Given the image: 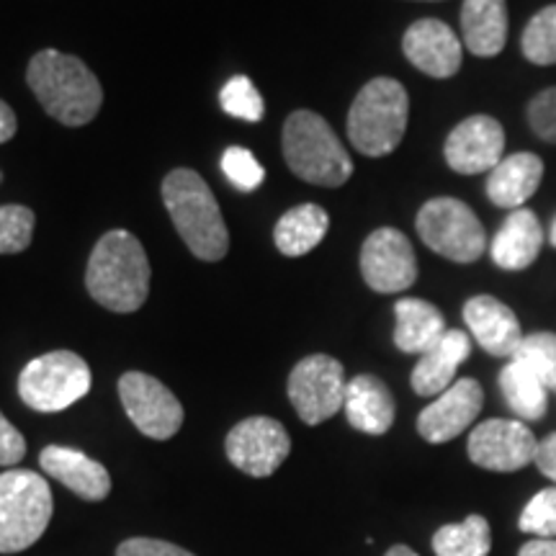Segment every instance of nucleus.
Listing matches in <instances>:
<instances>
[{"mask_svg":"<svg viewBox=\"0 0 556 556\" xmlns=\"http://www.w3.org/2000/svg\"><path fill=\"white\" fill-rule=\"evenodd\" d=\"M88 294L111 312L129 315L148 302L150 261L127 229H111L96 242L86 270Z\"/></svg>","mask_w":556,"mask_h":556,"instance_id":"f257e3e1","label":"nucleus"},{"mask_svg":"<svg viewBox=\"0 0 556 556\" xmlns=\"http://www.w3.org/2000/svg\"><path fill=\"white\" fill-rule=\"evenodd\" d=\"M26 83L41 109L65 127H83L101 111L103 90L86 62L58 50H41L31 58Z\"/></svg>","mask_w":556,"mask_h":556,"instance_id":"f03ea898","label":"nucleus"},{"mask_svg":"<svg viewBox=\"0 0 556 556\" xmlns=\"http://www.w3.org/2000/svg\"><path fill=\"white\" fill-rule=\"evenodd\" d=\"M163 201L173 225L199 261H222L229 250V232L212 189L197 170H170L163 180Z\"/></svg>","mask_w":556,"mask_h":556,"instance_id":"7ed1b4c3","label":"nucleus"},{"mask_svg":"<svg viewBox=\"0 0 556 556\" xmlns=\"http://www.w3.org/2000/svg\"><path fill=\"white\" fill-rule=\"evenodd\" d=\"M409 96L394 78L368 80L348 111V139L361 155H392L405 139Z\"/></svg>","mask_w":556,"mask_h":556,"instance_id":"20e7f679","label":"nucleus"},{"mask_svg":"<svg viewBox=\"0 0 556 556\" xmlns=\"http://www.w3.org/2000/svg\"><path fill=\"white\" fill-rule=\"evenodd\" d=\"M283 157L296 178L323 189H338L353 176L351 155L315 111H294L283 124Z\"/></svg>","mask_w":556,"mask_h":556,"instance_id":"39448f33","label":"nucleus"},{"mask_svg":"<svg viewBox=\"0 0 556 556\" xmlns=\"http://www.w3.org/2000/svg\"><path fill=\"white\" fill-rule=\"evenodd\" d=\"M54 513L50 482L29 469L0 475V554H21L45 536Z\"/></svg>","mask_w":556,"mask_h":556,"instance_id":"423d86ee","label":"nucleus"},{"mask_svg":"<svg viewBox=\"0 0 556 556\" xmlns=\"http://www.w3.org/2000/svg\"><path fill=\"white\" fill-rule=\"evenodd\" d=\"M415 229L420 240L454 263H477L486 253V229L475 208L454 197H435L417 212Z\"/></svg>","mask_w":556,"mask_h":556,"instance_id":"0eeeda50","label":"nucleus"},{"mask_svg":"<svg viewBox=\"0 0 556 556\" xmlns=\"http://www.w3.org/2000/svg\"><path fill=\"white\" fill-rule=\"evenodd\" d=\"M90 368L78 353L52 351L18 374V397L37 413H62L90 392Z\"/></svg>","mask_w":556,"mask_h":556,"instance_id":"6e6552de","label":"nucleus"},{"mask_svg":"<svg viewBox=\"0 0 556 556\" xmlns=\"http://www.w3.org/2000/svg\"><path fill=\"white\" fill-rule=\"evenodd\" d=\"M345 368L338 358L315 353L302 358L289 374V400L307 426L330 420L345 405Z\"/></svg>","mask_w":556,"mask_h":556,"instance_id":"1a4fd4ad","label":"nucleus"},{"mask_svg":"<svg viewBox=\"0 0 556 556\" xmlns=\"http://www.w3.org/2000/svg\"><path fill=\"white\" fill-rule=\"evenodd\" d=\"M225 451L229 464L242 475L263 479L281 469L291 454V438L287 428L274 417H248L227 433Z\"/></svg>","mask_w":556,"mask_h":556,"instance_id":"9d476101","label":"nucleus"},{"mask_svg":"<svg viewBox=\"0 0 556 556\" xmlns=\"http://www.w3.org/2000/svg\"><path fill=\"white\" fill-rule=\"evenodd\" d=\"M119 397L139 433L168 441L184 426V405L163 381L142 371H127L119 379Z\"/></svg>","mask_w":556,"mask_h":556,"instance_id":"9b49d317","label":"nucleus"},{"mask_svg":"<svg viewBox=\"0 0 556 556\" xmlns=\"http://www.w3.org/2000/svg\"><path fill=\"white\" fill-rule=\"evenodd\" d=\"M361 276L377 294H400L417 281L413 242L397 227H379L361 248Z\"/></svg>","mask_w":556,"mask_h":556,"instance_id":"f8f14e48","label":"nucleus"},{"mask_svg":"<svg viewBox=\"0 0 556 556\" xmlns=\"http://www.w3.org/2000/svg\"><path fill=\"white\" fill-rule=\"evenodd\" d=\"M539 441L523 420H484L469 433L471 464L486 471H520L536 462Z\"/></svg>","mask_w":556,"mask_h":556,"instance_id":"ddd939ff","label":"nucleus"},{"mask_svg":"<svg viewBox=\"0 0 556 556\" xmlns=\"http://www.w3.org/2000/svg\"><path fill=\"white\" fill-rule=\"evenodd\" d=\"M446 165L458 176L490 173L505 157V129L495 116L471 114L458 122L443 144Z\"/></svg>","mask_w":556,"mask_h":556,"instance_id":"4468645a","label":"nucleus"},{"mask_svg":"<svg viewBox=\"0 0 556 556\" xmlns=\"http://www.w3.org/2000/svg\"><path fill=\"white\" fill-rule=\"evenodd\" d=\"M484 389L477 379H458L417 415V433L428 443H448L477 420Z\"/></svg>","mask_w":556,"mask_h":556,"instance_id":"2eb2a0df","label":"nucleus"},{"mask_svg":"<svg viewBox=\"0 0 556 556\" xmlns=\"http://www.w3.org/2000/svg\"><path fill=\"white\" fill-rule=\"evenodd\" d=\"M402 52L420 73L446 80L462 70L464 41L443 21L420 18L402 37Z\"/></svg>","mask_w":556,"mask_h":556,"instance_id":"dca6fc26","label":"nucleus"},{"mask_svg":"<svg viewBox=\"0 0 556 556\" xmlns=\"http://www.w3.org/2000/svg\"><path fill=\"white\" fill-rule=\"evenodd\" d=\"M464 323L482 351L495 358H516L523 345V328L516 312L497 296L477 294L464 304Z\"/></svg>","mask_w":556,"mask_h":556,"instance_id":"f3484780","label":"nucleus"},{"mask_svg":"<svg viewBox=\"0 0 556 556\" xmlns=\"http://www.w3.org/2000/svg\"><path fill=\"white\" fill-rule=\"evenodd\" d=\"M544 227L533 208H513L490 242L492 263L503 270H526L539 261L544 248Z\"/></svg>","mask_w":556,"mask_h":556,"instance_id":"a211bd4d","label":"nucleus"},{"mask_svg":"<svg viewBox=\"0 0 556 556\" xmlns=\"http://www.w3.org/2000/svg\"><path fill=\"white\" fill-rule=\"evenodd\" d=\"M39 467L86 503H101L111 492V475L106 467L78 448L47 446L39 454Z\"/></svg>","mask_w":556,"mask_h":556,"instance_id":"6ab92c4d","label":"nucleus"},{"mask_svg":"<svg viewBox=\"0 0 556 556\" xmlns=\"http://www.w3.org/2000/svg\"><path fill=\"white\" fill-rule=\"evenodd\" d=\"M544 160L536 152H513L486 173L484 193L500 208H523L544 180Z\"/></svg>","mask_w":556,"mask_h":556,"instance_id":"aec40b11","label":"nucleus"},{"mask_svg":"<svg viewBox=\"0 0 556 556\" xmlns=\"http://www.w3.org/2000/svg\"><path fill=\"white\" fill-rule=\"evenodd\" d=\"M471 356V338L464 330H446L438 343L417 361L409 384L420 397H438L456 381L458 366Z\"/></svg>","mask_w":556,"mask_h":556,"instance_id":"412c9836","label":"nucleus"},{"mask_svg":"<svg viewBox=\"0 0 556 556\" xmlns=\"http://www.w3.org/2000/svg\"><path fill=\"white\" fill-rule=\"evenodd\" d=\"M343 409L348 422L366 435H384L397 415L392 392L374 374H358L348 381Z\"/></svg>","mask_w":556,"mask_h":556,"instance_id":"4be33fe9","label":"nucleus"},{"mask_svg":"<svg viewBox=\"0 0 556 556\" xmlns=\"http://www.w3.org/2000/svg\"><path fill=\"white\" fill-rule=\"evenodd\" d=\"M507 0H464L462 41L475 58H497L507 45Z\"/></svg>","mask_w":556,"mask_h":556,"instance_id":"5701e85b","label":"nucleus"},{"mask_svg":"<svg viewBox=\"0 0 556 556\" xmlns=\"http://www.w3.org/2000/svg\"><path fill=\"white\" fill-rule=\"evenodd\" d=\"M394 345L402 353H422L430 351L438 340L446 336V317L435 304L426 302V299L405 296L394 304Z\"/></svg>","mask_w":556,"mask_h":556,"instance_id":"b1692460","label":"nucleus"},{"mask_svg":"<svg viewBox=\"0 0 556 556\" xmlns=\"http://www.w3.org/2000/svg\"><path fill=\"white\" fill-rule=\"evenodd\" d=\"M500 392H503L505 405L523 422H536L546 415L548 389L526 358H510V364L500 371Z\"/></svg>","mask_w":556,"mask_h":556,"instance_id":"393cba45","label":"nucleus"},{"mask_svg":"<svg viewBox=\"0 0 556 556\" xmlns=\"http://www.w3.org/2000/svg\"><path fill=\"white\" fill-rule=\"evenodd\" d=\"M330 229V217L323 206L299 204L289 208L281 219L276 222L274 240L276 248L287 258H302L309 250H315L325 240Z\"/></svg>","mask_w":556,"mask_h":556,"instance_id":"a878e982","label":"nucleus"},{"mask_svg":"<svg viewBox=\"0 0 556 556\" xmlns=\"http://www.w3.org/2000/svg\"><path fill=\"white\" fill-rule=\"evenodd\" d=\"M492 548L490 523L484 516H469L454 526H443L433 533L435 556H486Z\"/></svg>","mask_w":556,"mask_h":556,"instance_id":"bb28decb","label":"nucleus"},{"mask_svg":"<svg viewBox=\"0 0 556 556\" xmlns=\"http://www.w3.org/2000/svg\"><path fill=\"white\" fill-rule=\"evenodd\" d=\"M520 52L531 65H556V3L541 9L520 34Z\"/></svg>","mask_w":556,"mask_h":556,"instance_id":"cd10ccee","label":"nucleus"},{"mask_svg":"<svg viewBox=\"0 0 556 556\" xmlns=\"http://www.w3.org/2000/svg\"><path fill=\"white\" fill-rule=\"evenodd\" d=\"M34 225H37V217L29 206H0V255L24 253L31 245Z\"/></svg>","mask_w":556,"mask_h":556,"instance_id":"c85d7f7f","label":"nucleus"},{"mask_svg":"<svg viewBox=\"0 0 556 556\" xmlns=\"http://www.w3.org/2000/svg\"><path fill=\"white\" fill-rule=\"evenodd\" d=\"M219 103L229 116L245 122H261L263 111H266V106H263V96L258 93V88L253 86V80H250L248 75H235V78H229L219 93Z\"/></svg>","mask_w":556,"mask_h":556,"instance_id":"c756f323","label":"nucleus"},{"mask_svg":"<svg viewBox=\"0 0 556 556\" xmlns=\"http://www.w3.org/2000/svg\"><path fill=\"white\" fill-rule=\"evenodd\" d=\"M516 356L526 358L536 368L544 387L556 394V332H531L523 338V345Z\"/></svg>","mask_w":556,"mask_h":556,"instance_id":"7c9ffc66","label":"nucleus"},{"mask_svg":"<svg viewBox=\"0 0 556 556\" xmlns=\"http://www.w3.org/2000/svg\"><path fill=\"white\" fill-rule=\"evenodd\" d=\"M222 170L229 184L235 189L253 193L255 189H261L263 178H266V170L263 165L255 160V155L245 148H227L225 155H222Z\"/></svg>","mask_w":556,"mask_h":556,"instance_id":"2f4dec72","label":"nucleus"},{"mask_svg":"<svg viewBox=\"0 0 556 556\" xmlns=\"http://www.w3.org/2000/svg\"><path fill=\"white\" fill-rule=\"evenodd\" d=\"M520 531L533 533L539 539H554L556 536V486H546L541 490L526 510L520 513L518 520Z\"/></svg>","mask_w":556,"mask_h":556,"instance_id":"473e14b6","label":"nucleus"},{"mask_svg":"<svg viewBox=\"0 0 556 556\" xmlns=\"http://www.w3.org/2000/svg\"><path fill=\"white\" fill-rule=\"evenodd\" d=\"M526 122L541 142L556 144V86L531 96V101L526 103Z\"/></svg>","mask_w":556,"mask_h":556,"instance_id":"72a5a7b5","label":"nucleus"},{"mask_svg":"<svg viewBox=\"0 0 556 556\" xmlns=\"http://www.w3.org/2000/svg\"><path fill=\"white\" fill-rule=\"evenodd\" d=\"M116 556H197L186 548H180L170 541H160V539H127L124 544L116 548Z\"/></svg>","mask_w":556,"mask_h":556,"instance_id":"f704fd0d","label":"nucleus"},{"mask_svg":"<svg viewBox=\"0 0 556 556\" xmlns=\"http://www.w3.org/2000/svg\"><path fill=\"white\" fill-rule=\"evenodd\" d=\"M26 456V441L0 413V467H16Z\"/></svg>","mask_w":556,"mask_h":556,"instance_id":"c9c22d12","label":"nucleus"},{"mask_svg":"<svg viewBox=\"0 0 556 556\" xmlns=\"http://www.w3.org/2000/svg\"><path fill=\"white\" fill-rule=\"evenodd\" d=\"M533 464H536L541 475L548 477L556 484V433L546 435L544 441H539L536 462H533Z\"/></svg>","mask_w":556,"mask_h":556,"instance_id":"e433bc0d","label":"nucleus"},{"mask_svg":"<svg viewBox=\"0 0 556 556\" xmlns=\"http://www.w3.org/2000/svg\"><path fill=\"white\" fill-rule=\"evenodd\" d=\"M16 129H18L16 114H13V109L9 106V103L0 101V144L9 142V139L16 135Z\"/></svg>","mask_w":556,"mask_h":556,"instance_id":"4c0bfd02","label":"nucleus"},{"mask_svg":"<svg viewBox=\"0 0 556 556\" xmlns=\"http://www.w3.org/2000/svg\"><path fill=\"white\" fill-rule=\"evenodd\" d=\"M518 556H556V539H533L520 546Z\"/></svg>","mask_w":556,"mask_h":556,"instance_id":"58836bf2","label":"nucleus"},{"mask_svg":"<svg viewBox=\"0 0 556 556\" xmlns=\"http://www.w3.org/2000/svg\"><path fill=\"white\" fill-rule=\"evenodd\" d=\"M384 556H420V554H415L409 546H402V544H400V546L389 548V552H387Z\"/></svg>","mask_w":556,"mask_h":556,"instance_id":"ea45409f","label":"nucleus"},{"mask_svg":"<svg viewBox=\"0 0 556 556\" xmlns=\"http://www.w3.org/2000/svg\"><path fill=\"white\" fill-rule=\"evenodd\" d=\"M548 245L556 250V214H554L552 225H548Z\"/></svg>","mask_w":556,"mask_h":556,"instance_id":"a19ab883","label":"nucleus"},{"mask_svg":"<svg viewBox=\"0 0 556 556\" xmlns=\"http://www.w3.org/2000/svg\"><path fill=\"white\" fill-rule=\"evenodd\" d=\"M428 3H435V0H428Z\"/></svg>","mask_w":556,"mask_h":556,"instance_id":"79ce46f5","label":"nucleus"}]
</instances>
